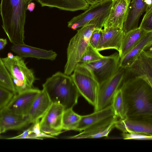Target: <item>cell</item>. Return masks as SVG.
<instances>
[{"mask_svg":"<svg viewBox=\"0 0 152 152\" xmlns=\"http://www.w3.org/2000/svg\"><path fill=\"white\" fill-rule=\"evenodd\" d=\"M122 91L126 118L152 122V86L138 77L126 78Z\"/></svg>","mask_w":152,"mask_h":152,"instance_id":"cell-1","label":"cell"},{"mask_svg":"<svg viewBox=\"0 0 152 152\" xmlns=\"http://www.w3.org/2000/svg\"><path fill=\"white\" fill-rule=\"evenodd\" d=\"M27 6L24 0H1L2 28L13 44L24 43Z\"/></svg>","mask_w":152,"mask_h":152,"instance_id":"cell-2","label":"cell"},{"mask_svg":"<svg viewBox=\"0 0 152 152\" xmlns=\"http://www.w3.org/2000/svg\"><path fill=\"white\" fill-rule=\"evenodd\" d=\"M52 103L59 104L64 110L73 108L80 95L70 75L58 72L42 84Z\"/></svg>","mask_w":152,"mask_h":152,"instance_id":"cell-3","label":"cell"},{"mask_svg":"<svg viewBox=\"0 0 152 152\" xmlns=\"http://www.w3.org/2000/svg\"><path fill=\"white\" fill-rule=\"evenodd\" d=\"M23 58L11 52L6 57L1 58L13 83L15 94L32 88L35 80L33 72L27 66Z\"/></svg>","mask_w":152,"mask_h":152,"instance_id":"cell-4","label":"cell"},{"mask_svg":"<svg viewBox=\"0 0 152 152\" xmlns=\"http://www.w3.org/2000/svg\"><path fill=\"white\" fill-rule=\"evenodd\" d=\"M96 28L88 24L80 28L70 39L67 50V60L64 73L70 75L89 44L92 34Z\"/></svg>","mask_w":152,"mask_h":152,"instance_id":"cell-5","label":"cell"},{"mask_svg":"<svg viewBox=\"0 0 152 152\" xmlns=\"http://www.w3.org/2000/svg\"><path fill=\"white\" fill-rule=\"evenodd\" d=\"M70 75L80 95L94 107L99 83L91 70L84 64L79 63Z\"/></svg>","mask_w":152,"mask_h":152,"instance_id":"cell-6","label":"cell"},{"mask_svg":"<svg viewBox=\"0 0 152 152\" xmlns=\"http://www.w3.org/2000/svg\"><path fill=\"white\" fill-rule=\"evenodd\" d=\"M126 68L119 67L110 78L99 84L94 111L104 109L111 105L113 98L126 78Z\"/></svg>","mask_w":152,"mask_h":152,"instance_id":"cell-7","label":"cell"},{"mask_svg":"<svg viewBox=\"0 0 152 152\" xmlns=\"http://www.w3.org/2000/svg\"><path fill=\"white\" fill-rule=\"evenodd\" d=\"M120 57L118 53L104 56L92 62L84 64L92 71L100 84L111 77L119 68Z\"/></svg>","mask_w":152,"mask_h":152,"instance_id":"cell-8","label":"cell"},{"mask_svg":"<svg viewBox=\"0 0 152 152\" xmlns=\"http://www.w3.org/2000/svg\"><path fill=\"white\" fill-rule=\"evenodd\" d=\"M112 3V0H103L90 5L84 12L74 17L69 20L67 23L68 27L75 30L97 20L109 13Z\"/></svg>","mask_w":152,"mask_h":152,"instance_id":"cell-9","label":"cell"},{"mask_svg":"<svg viewBox=\"0 0 152 152\" xmlns=\"http://www.w3.org/2000/svg\"><path fill=\"white\" fill-rule=\"evenodd\" d=\"M64 110V107L61 105L52 103L39 121L41 130L54 137L62 133V118Z\"/></svg>","mask_w":152,"mask_h":152,"instance_id":"cell-10","label":"cell"},{"mask_svg":"<svg viewBox=\"0 0 152 152\" xmlns=\"http://www.w3.org/2000/svg\"><path fill=\"white\" fill-rule=\"evenodd\" d=\"M126 68V78H141L152 86V47L143 50L131 65Z\"/></svg>","mask_w":152,"mask_h":152,"instance_id":"cell-11","label":"cell"},{"mask_svg":"<svg viewBox=\"0 0 152 152\" xmlns=\"http://www.w3.org/2000/svg\"><path fill=\"white\" fill-rule=\"evenodd\" d=\"M40 91L38 89L33 88L15 94L5 107L12 113L26 118L34 101Z\"/></svg>","mask_w":152,"mask_h":152,"instance_id":"cell-12","label":"cell"},{"mask_svg":"<svg viewBox=\"0 0 152 152\" xmlns=\"http://www.w3.org/2000/svg\"><path fill=\"white\" fill-rule=\"evenodd\" d=\"M123 30L124 34L137 28L142 14L152 7V0H131Z\"/></svg>","mask_w":152,"mask_h":152,"instance_id":"cell-13","label":"cell"},{"mask_svg":"<svg viewBox=\"0 0 152 152\" xmlns=\"http://www.w3.org/2000/svg\"><path fill=\"white\" fill-rule=\"evenodd\" d=\"M104 29L118 28L123 29L131 0H113Z\"/></svg>","mask_w":152,"mask_h":152,"instance_id":"cell-14","label":"cell"},{"mask_svg":"<svg viewBox=\"0 0 152 152\" xmlns=\"http://www.w3.org/2000/svg\"><path fill=\"white\" fill-rule=\"evenodd\" d=\"M124 35L123 29L118 28L102 29L100 39L96 49L99 51L108 49L120 51Z\"/></svg>","mask_w":152,"mask_h":152,"instance_id":"cell-15","label":"cell"},{"mask_svg":"<svg viewBox=\"0 0 152 152\" xmlns=\"http://www.w3.org/2000/svg\"><path fill=\"white\" fill-rule=\"evenodd\" d=\"M117 119L118 118L114 116L88 127L77 135L69 136L66 138L82 139L107 137L114 128L111 124Z\"/></svg>","mask_w":152,"mask_h":152,"instance_id":"cell-16","label":"cell"},{"mask_svg":"<svg viewBox=\"0 0 152 152\" xmlns=\"http://www.w3.org/2000/svg\"><path fill=\"white\" fill-rule=\"evenodd\" d=\"M11 50L21 57H31L38 59L53 61L57 56V54L52 50H47L22 44H13Z\"/></svg>","mask_w":152,"mask_h":152,"instance_id":"cell-17","label":"cell"},{"mask_svg":"<svg viewBox=\"0 0 152 152\" xmlns=\"http://www.w3.org/2000/svg\"><path fill=\"white\" fill-rule=\"evenodd\" d=\"M29 124L26 118L17 115L5 107L0 110V134L9 130H19Z\"/></svg>","mask_w":152,"mask_h":152,"instance_id":"cell-18","label":"cell"},{"mask_svg":"<svg viewBox=\"0 0 152 152\" xmlns=\"http://www.w3.org/2000/svg\"><path fill=\"white\" fill-rule=\"evenodd\" d=\"M52 103L43 89L34 101L26 118L29 124L39 120L48 110Z\"/></svg>","mask_w":152,"mask_h":152,"instance_id":"cell-19","label":"cell"},{"mask_svg":"<svg viewBox=\"0 0 152 152\" xmlns=\"http://www.w3.org/2000/svg\"><path fill=\"white\" fill-rule=\"evenodd\" d=\"M115 116L111 105L91 114L81 116L75 131L81 132L88 127Z\"/></svg>","mask_w":152,"mask_h":152,"instance_id":"cell-20","label":"cell"},{"mask_svg":"<svg viewBox=\"0 0 152 152\" xmlns=\"http://www.w3.org/2000/svg\"><path fill=\"white\" fill-rule=\"evenodd\" d=\"M115 127L123 133L134 132L152 135V122L126 118L117 119Z\"/></svg>","mask_w":152,"mask_h":152,"instance_id":"cell-21","label":"cell"},{"mask_svg":"<svg viewBox=\"0 0 152 152\" xmlns=\"http://www.w3.org/2000/svg\"><path fill=\"white\" fill-rule=\"evenodd\" d=\"M42 7L56 8L66 11L85 10L90 5L85 0H36Z\"/></svg>","mask_w":152,"mask_h":152,"instance_id":"cell-22","label":"cell"},{"mask_svg":"<svg viewBox=\"0 0 152 152\" xmlns=\"http://www.w3.org/2000/svg\"><path fill=\"white\" fill-rule=\"evenodd\" d=\"M152 31L147 33L143 39L123 57L120 58L119 67L130 66L144 50L152 47Z\"/></svg>","mask_w":152,"mask_h":152,"instance_id":"cell-23","label":"cell"},{"mask_svg":"<svg viewBox=\"0 0 152 152\" xmlns=\"http://www.w3.org/2000/svg\"><path fill=\"white\" fill-rule=\"evenodd\" d=\"M148 32L138 27L124 34L120 50L118 52L120 58L135 46Z\"/></svg>","mask_w":152,"mask_h":152,"instance_id":"cell-24","label":"cell"},{"mask_svg":"<svg viewBox=\"0 0 152 152\" xmlns=\"http://www.w3.org/2000/svg\"><path fill=\"white\" fill-rule=\"evenodd\" d=\"M81 115L75 113L72 108L65 110L62 121L63 130H75L80 118Z\"/></svg>","mask_w":152,"mask_h":152,"instance_id":"cell-25","label":"cell"},{"mask_svg":"<svg viewBox=\"0 0 152 152\" xmlns=\"http://www.w3.org/2000/svg\"><path fill=\"white\" fill-rule=\"evenodd\" d=\"M115 115L119 119L126 118V111L123 94L119 88L115 94L111 104Z\"/></svg>","mask_w":152,"mask_h":152,"instance_id":"cell-26","label":"cell"},{"mask_svg":"<svg viewBox=\"0 0 152 152\" xmlns=\"http://www.w3.org/2000/svg\"><path fill=\"white\" fill-rule=\"evenodd\" d=\"M0 86L15 93L14 86L10 76L0 56Z\"/></svg>","mask_w":152,"mask_h":152,"instance_id":"cell-27","label":"cell"},{"mask_svg":"<svg viewBox=\"0 0 152 152\" xmlns=\"http://www.w3.org/2000/svg\"><path fill=\"white\" fill-rule=\"evenodd\" d=\"M104 57L89 44L81 57L79 63L85 64L99 60Z\"/></svg>","mask_w":152,"mask_h":152,"instance_id":"cell-28","label":"cell"},{"mask_svg":"<svg viewBox=\"0 0 152 152\" xmlns=\"http://www.w3.org/2000/svg\"><path fill=\"white\" fill-rule=\"evenodd\" d=\"M138 27L146 32L152 31V7L145 12Z\"/></svg>","mask_w":152,"mask_h":152,"instance_id":"cell-29","label":"cell"},{"mask_svg":"<svg viewBox=\"0 0 152 152\" xmlns=\"http://www.w3.org/2000/svg\"><path fill=\"white\" fill-rule=\"evenodd\" d=\"M15 94L12 91L0 86V110L6 106Z\"/></svg>","mask_w":152,"mask_h":152,"instance_id":"cell-30","label":"cell"},{"mask_svg":"<svg viewBox=\"0 0 152 152\" xmlns=\"http://www.w3.org/2000/svg\"><path fill=\"white\" fill-rule=\"evenodd\" d=\"M122 136L124 139H133L140 140H151L152 135L139 133L130 132L123 133Z\"/></svg>","mask_w":152,"mask_h":152,"instance_id":"cell-31","label":"cell"},{"mask_svg":"<svg viewBox=\"0 0 152 152\" xmlns=\"http://www.w3.org/2000/svg\"><path fill=\"white\" fill-rule=\"evenodd\" d=\"M37 139L36 135L32 131L31 126L24 131L20 134L13 137H7L6 139Z\"/></svg>","mask_w":152,"mask_h":152,"instance_id":"cell-32","label":"cell"},{"mask_svg":"<svg viewBox=\"0 0 152 152\" xmlns=\"http://www.w3.org/2000/svg\"><path fill=\"white\" fill-rule=\"evenodd\" d=\"M102 28H96L91 36L89 44L94 48L96 49L100 37V31Z\"/></svg>","mask_w":152,"mask_h":152,"instance_id":"cell-33","label":"cell"},{"mask_svg":"<svg viewBox=\"0 0 152 152\" xmlns=\"http://www.w3.org/2000/svg\"><path fill=\"white\" fill-rule=\"evenodd\" d=\"M7 43L6 39L0 38V50L3 49Z\"/></svg>","mask_w":152,"mask_h":152,"instance_id":"cell-34","label":"cell"},{"mask_svg":"<svg viewBox=\"0 0 152 152\" xmlns=\"http://www.w3.org/2000/svg\"><path fill=\"white\" fill-rule=\"evenodd\" d=\"M35 4L32 2L29 3L27 6L26 9L30 12H32L35 7Z\"/></svg>","mask_w":152,"mask_h":152,"instance_id":"cell-35","label":"cell"},{"mask_svg":"<svg viewBox=\"0 0 152 152\" xmlns=\"http://www.w3.org/2000/svg\"><path fill=\"white\" fill-rule=\"evenodd\" d=\"M86 2L90 5H93L99 3L103 0H85Z\"/></svg>","mask_w":152,"mask_h":152,"instance_id":"cell-36","label":"cell"},{"mask_svg":"<svg viewBox=\"0 0 152 152\" xmlns=\"http://www.w3.org/2000/svg\"><path fill=\"white\" fill-rule=\"evenodd\" d=\"M25 2L27 5L30 3L31 2H32V1L34 0H24Z\"/></svg>","mask_w":152,"mask_h":152,"instance_id":"cell-37","label":"cell"},{"mask_svg":"<svg viewBox=\"0 0 152 152\" xmlns=\"http://www.w3.org/2000/svg\"><path fill=\"white\" fill-rule=\"evenodd\" d=\"M7 137H6L2 135L1 134H0V139H6Z\"/></svg>","mask_w":152,"mask_h":152,"instance_id":"cell-38","label":"cell"},{"mask_svg":"<svg viewBox=\"0 0 152 152\" xmlns=\"http://www.w3.org/2000/svg\"><path fill=\"white\" fill-rule=\"evenodd\" d=\"M103 0H103H112H112Z\"/></svg>","mask_w":152,"mask_h":152,"instance_id":"cell-39","label":"cell"}]
</instances>
